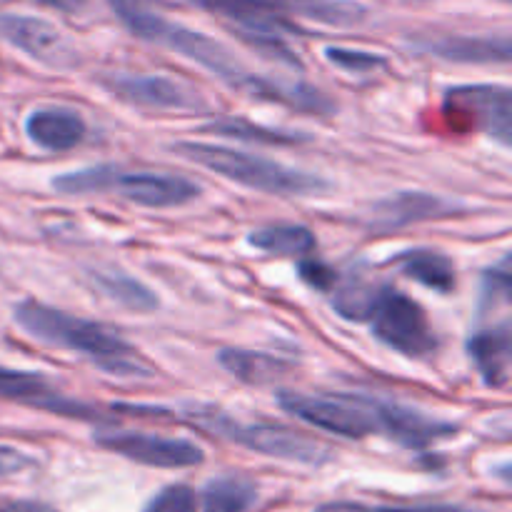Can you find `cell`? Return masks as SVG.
<instances>
[{
    "instance_id": "cell-14",
    "label": "cell",
    "mask_w": 512,
    "mask_h": 512,
    "mask_svg": "<svg viewBox=\"0 0 512 512\" xmlns=\"http://www.w3.org/2000/svg\"><path fill=\"white\" fill-rule=\"evenodd\" d=\"M110 190H118L125 200L143 208H178L200 195V188L183 175L168 173H123L115 168Z\"/></svg>"
},
{
    "instance_id": "cell-1",
    "label": "cell",
    "mask_w": 512,
    "mask_h": 512,
    "mask_svg": "<svg viewBox=\"0 0 512 512\" xmlns=\"http://www.w3.org/2000/svg\"><path fill=\"white\" fill-rule=\"evenodd\" d=\"M108 3L113 8V13L120 18V23L130 33L143 40H150V43H158L175 50L183 58L193 60L200 68L213 73L225 85L250 95V98L270 100V103L285 105V108H293L310 115L335 113V103L323 90L305 83H283V80L250 73L218 40L208 38V35L198 33L193 28H185L180 23L165 20L155 10V0H108Z\"/></svg>"
},
{
    "instance_id": "cell-15",
    "label": "cell",
    "mask_w": 512,
    "mask_h": 512,
    "mask_svg": "<svg viewBox=\"0 0 512 512\" xmlns=\"http://www.w3.org/2000/svg\"><path fill=\"white\" fill-rule=\"evenodd\" d=\"M460 210L453 200L430 193H398L373 205L370 213V230L390 233V230L408 228V225L425 223V220L450 218Z\"/></svg>"
},
{
    "instance_id": "cell-8",
    "label": "cell",
    "mask_w": 512,
    "mask_h": 512,
    "mask_svg": "<svg viewBox=\"0 0 512 512\" xmlns=\"http://www.w3.org/2000/svg\"><path fill=\"white\" fill-rule=\"evenodd\" d=\"M95 443L110 453L128 458L148 468L180 470L195 468L205 460V453L193 440L163 438V435L138 433V430H105L95 433Z\"/></svg>"
},
{
    "instance_id": "cell-11",
    "label": "cell",
    "mask_w": 512,
    "mask_h": 512,
    "mask_svg": "<svg viewBox=\"0 0 512 512\" xmlns=\"http://www.w3.org/2000/svg\"><path fill=\"white\" fill-rule=\"evenodd\" d=\"M0 38L13 48L23 50L28 58L48 65V68L68 70L78 65L73 45L65 40V35L53 23L33 15L0 13Z\"/></svg>"
},
{
    "instance_id": "cell-31",
    "label": "cell",
    "mask_w": 512,
    "mask_h": 512,
    "mask_svg": "<svg viewBox=\"0 0 512 512\" xmlns=\"http://www.w3.org/2000/svg\"><path fill=\"white\" fill-rule=\"evenodd\" d=\"M30 465H33V460H30L23 450L10 448V445H0V478L20 473V470L30 468Z\"/></svg>"
},
{
    "instance_id": "cell-27",
    "label": "cell",
    "mask_w": 512,
    "mask_h": 512,
    "mask_svg": "<svg viewBox=\"0 0 512 512\" xmlns=\"http://www.w3.org/2000/svg\"><path fill=\"white\" fill-rule=\"evenodd\" d=\"M325 58H328V63H333L335 68L345 70V73H353V75L375 73V70H380L388 65V58H385V55L368 53V50L340 48V45H330V48H325Z\"/></svg>"
},
{
    "instance_id": "cell-18",
    "label": "cell",
    "mask_w": 512,
    "mask_h": 512,
    "mask_svg": "<svg viewBox=\"0 0 512 512\" xmlns=\"http://www.w3.org/2000/svg\"><path fill=\"white\" fill-rule=\"evenodd\" d=\"M468 355L485 385L503 388L508 383L512 363V335L508 320H503V323L490 330L475 333L468 340Z\"/></svg>"
},
{
    "instance_id": "cell-17",
    "label": "cell",
    "mask_w": 512,
    "mask_h": 512,
    "mask_svg": "<svg viewBox=\"0 0 512 512\" xmlns=\"http://www.w3.org/2000/svg\"><path fill=\"white\" fill-rule=\"evenodd\" d=\"M25 133L48 153H65L83 143L88 125L75 110L68 108H38L25 120Z\"/></svg>"
},
{
    "instance_id": "cell-30",
    "label": "cell",
    "mask_w": 512,
    "mask_h": 512,
    "mask_svg": "<svg viewBox=\"0 0 512 512\" xmlns=\"http://www.w3.org/2000/svg\"><path fill=\"white\" fill-rule=\"evenodd\" d=\"M298 273H300V280H303V283H308L310 288L325 290V293H328V290H333L335 270L330 268V265L320 263V260L310 258V255L308 258H300Z\"/></svg>"
},
{
    "instance_id": "cell-23",
    "label": "cell",
    "mask_w": 512,
    "mask_h": 512,
    "mask_svg": "<svg viewBox=\"0 0 512 512\" xmlns=\"http://www.w3.org/2000/svg\"><path fill=\"white\" fill-rule=\"evenodd\" d=\"M258 498L253 480L243 475H223L205 485L203 512H248Z\"/></svg>"
},
{
    "instance_id": "cell-5",
    "label": "cell",
    "mask_w": 512,
    "mask_h": 512,
    "mask_svg": "<svg viewBox=\"0 0 512 512\" xmlns=\"http://www.w3.org/2000/svg\"><path fill=\"white\" fill-rule=\"evenodd\" d=\"M190 423L218 438L238 443L243 448L255 450L260 455H268L275 460H288V463L300 465H323L333 458L323 443L313 438H305L303 433L283 428V425L268 423H238L228 413H220L213 408H190Z\"/></svg>"
},
{
    "instance_id": "cell-10",
    "label": "cell",
    "mask_w": 512,
    "mask_h": 512,
    "mask_svg": "<svg viewBox=\"0 0 512 512\" xmlns=\"http://www.w3.org/2000/svg\"><path fill=\"white\" fill-rule=\"evenodd\" d=\"M0 398L25 405V408L45 410V413L60 415V418L108 423V418L100 415V410L95 405H88L83 400H75L70 395L60 393L43 373H33V370H18L0 365Z\"/></svg>"
},
{
    "instance_id": "cell-24",
    "label": "cell",
    "mask_w": 512,
    "mask_h": 512,
    "mask_svg": "<svg viewBox=\"0 0 512 512\" xmlns=\"http://www.w3.org/2000/svg\"><path fill=\"white\" fill-rule=\"evenodd\" d=\"M205 133L223 135V138H238V140H253V143L263 145H298L308 140L305 133H295V130H280V128H265V125L250 123L245 118H215L203 125Z\"/></svg>"
},
{
    "instance_id": "cell-16",
    "label": "cell",
    "mask_w": 512,
    "mask_h": 512,
    "mask_svg": "<svg viewBox=\"0 0 512 512\" xmlns=\"http://www.w3.org/2000/svg\"><path fill=\"white\" fill-rule=\"evenodd\" d=\"M415 48L425 55L460 65H508L512 55L508 35H443L418 40Z\"/></svg>"
},
{
    "instance_id": "cell-6",
    "label": "cell",
    "mask_w": 512,
    "mask_h": 512,
    "mask_svg": "<svg viewBox=\"0 0 512 512\" xmlns=\"http://www.w3.org/2000/svg\"><path fill=\"white\" fill-rule=\"evenodd\" d=\"M363 323L370 325L375 340L405 358L423 360L438 350V338L425 310L413 298L388 285L375 288Z\"/></svg>"
},
{
    "instance_id": "cell-26",
    "label": "cell",
    "mask_w": 512,
    "mask_h": 512,
    "mask_svg": "<svg viewBox=\"0 0 512 512\" xmlns=\"http://www.w3.org/2000/svg\"><path fill=\"white\" fill-rule=\"evenodd\" d=\"M512 255L505 253L495 265L483 270L480 280V308L490 310L498 305H508L512 295Z\"/></svg>"
},
{
    "instance_id": "cell-22",
    "label": "cell",
    "mask_w": 512,
    "mask_h": 512,
    "mask_svg": "<svg viewBox=\"0 0 512 512\" xmlns=\"http://www.w3.org/2000/svg\"><path fill=\"white\" fill-rule=\"evenodd\" d=\"M248 243L263 253L278 258H308L315 250V233L305 225H270V228L253 230Z\"/></svg>"
},
{
    "instance_id": "cell-7",
    "label": "cell",
    "mask_w": 512,
    "mask_h": 512,
    "mask_svg": "<svg viewBox=\"0 0 512 512\" xmlns=\"http://www.w3.org/2000/svg\"><path fill=\"white\" fill-rule=\"evenodd\" d=\"M278 405L293 418L340 438L363 440L378 433V418L370 395H303L280 390Z\"/></svg>"
},
{
    "instance_id": "cell-29",
    "label": "cell",
    "mask_w": 512,
    "mask_h": 512,
    "mask_svg": "<svg viewBox=\"0 0 512 512\" xmlns=\"http://www.w3.org/2000/svg\"><path fill=\"white\" fill-rule=\"evenodd\" d=\"M315 512H480L460 505H418V508H370L360 503H325Z\"/></svg>"
},
{
    "instance_id": "cell-2",
    "label": "cell",
    "mask_w": 512,
    "mask_h": 512,
    "mask_svg": "<svg viewBox=\"0 0 512 512\" xmlns=\"http://www.w3.org/2000/svg\"><path fill=\"white\" fill-rule=\"evenodd\" d=\"M13 320L38 343L83 353V358L105 375L123 380H148L155 375L153 363L135 345L93 320L63 313L38 300H23L15 305Z\"/></svg>"
},
{
    "instance_id": "cell-33",
    "label": "cell",
    "mask_w": 512,
    "mask_h": 512,
    "mask_svg": "<svg viewBox=\"0 0 512 512\" xmlns=\"http://www.w3.org/2000/svg\"><path fill=\"white\" fill-rule=\"evenodd\" d=\"M35 3L45 5V8L60 10V13H80V10L88 8L90 0H35Z\"/></svg>"
},
{
    "instance_id": "cell-4",
    "label": "cell",
    "mask_w": 512,
    "mask_h": 512,
    "mask_svg": "<svg viewBox=\"0 0 512 512\" xmlns=\"http://www.w3.org/2000/svg\"><path fill=\"white\" fill-rule=\"evenodd\" d=\"M173 150L180 158L190 160V163L200 165L205 170H213L220 178L233 180L243 188L258 190V193L305 198V195H318L330 188L328 180L308 173V170L290 168V165L278 163V160L260 158V155L225 148V145L183 140V143H175Z\"/></svg>"
},
{
    "instance_id": "cell-21",
    "label": "cell",
    "mask_w": 512,
    "mask_h": 512,
    "mask_svg": "<svg viewBox=\"0 0 512 512\" xmlns=\"http://www.w3.org/2000/svg\"><path fill=\"white\" fill-rule=\"evenodd\" d=\"M93 283L98 285V290L103 295H108L113 303H118L120 308L133 310V313H153L160 305L158 295L148 288L145 283H140L133 275L123 273V270H93Z\"/></svg>"
},
{
    "instance_id": "cell-19",
    "label": "cell",
    "mask_w": 512,
    "mask_h": 512,
    "mask_svg": "<svg viewBox=\"0 0 512 512\" xmlns=\"http://www.w3.org/2000/svg\"><path fill=\"white\" fill-rule=\"evenodd\" d=\"M393 263L403 270V275H408L410 280H415L423 288L435 290L440 295H448L455 290V265L440 250L430 248H413L403 250L393 258Z\"/></svg>"
},
{
    "instance_id": "cell-25",
    "label": "cell",
    "mask_w": 512,
    "mask_h": 512,
    "mask_svg": "<svg viewBox=\"0 0 512 512\" xmlns=\"http://www.w3.org/2000/svg\"><path fill=\"white\" fill-rule=\"evenodd\" d=\"M115 165H90V168L70 170L53 178V190L60 195H90L108 193L113 183Z\"/></svg>"
},
{
    "instance_id": "cell-28",
    "label": "cell",
    "mask_w": 512,
    "mask_h": 512,
    "mask_svg": "<svg viewBox=\"0 0 512 512\" xmlns=\"http://www.w3.org/2000/svg\"><path fill=\"white\" fill-rule=\"evenodd\" d=\"M145 512H195V493L188 485H168L150 500Z\"/></svg>"
},
{
    "instance_id": "cell-13",
    "label": "cell",
    "mask_w": 512,
    "mask_h": 512,
    "mask_svg": "<svg viewBox=\"0 0 512 512\" xmlns=\"http://www.w3.org/2000/svg\"><path fill=\"white\" fill-rule=\"evenodd\" d=\"M375 418H378V433L388 435L398 445L410 450H425L445 438L458 433V425L448 420L430 418L415 408H405L400 403L373 398Z\"/></svg>"
},
{
    "instance_id": "cell-20",
    "label": "cell",
    "mask_w": 512,
    "mask_h": 512,
    "mask_svg": "<svg viewBox=\"0 0 512 512\" xmlns=\"http://www.w3.org/2000/svg\"><path fill=\"white\" fill-rule=\"evenodd\" d=\"M220 368L228 370L235 380L245 385H270L280 380L283 375L290 373L288 360L278 358V355L258 353V350H240V348H225L218 353Z\"/></svg>"
},
{
    "instance_id": "cell-9",
    "label": "cell",
    "mask_w": 512,
    "mask_h": 512,
    "mask_svg": "<svg viewBox=\"0 0 512 512\" xmlns=\"http://www.w3.org/2000/svg\"><path fill=\"white\" fill-rule=\"evenodd\" d=\"M100 85L123 103L150 113H195L205 108V100L195 90L165 75L110 73L100 78Z\"/></svg>"
},
{
    "instance_id": "cell-3",
    "label": "cell",
    "mask_w": 512,
    "mask_h": 512,
    "mask_svg": "<svg viewBox=\"0 0 512 512\" xmlns=\"http://www.w3.org/2000/svg\"><path fill=\"white\" fill-rule=\"evenodd\" d=\"M190 3L228 20L238 38L305 35V30L295 25V18L315 20L333 28H355L370 15V10L355 0H190Z\"/></svg>"
},
{
    "instance_id": "cell-32",
    "label": "cell",
    "mask_w": 512,
    "mask_h": 512,
    "mask_svg": "<svg viewBox=\"0 0 512 512\" xmlns=\"http://www.w3.org/2000/svg\"><path fill=\"white\" fill-rule=\"evenodd\" d=\"M0 512H60L40 500H0Z\"/></svg>"
},
{
    "instance_id": "cell-12",
    "label": "cell",
    "mask_w": 512,
    "mask_h": 512,
    "mask_svg": "<svg viewBox=\"0 0 512 512\" xmlns=\"http://www.w3.org/2000/svg\"><path fill=\"white\" fill-rule=\"evenodd\" d=\"M445 103L465 113L475 128L510 148L512 143V93L505 85H458L450 88Z\"/></svg>"
}]
</instances>
